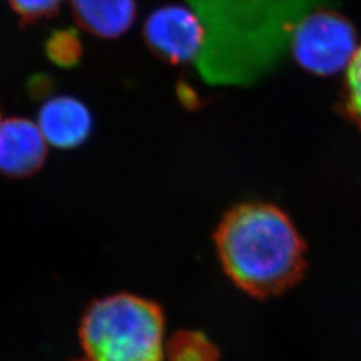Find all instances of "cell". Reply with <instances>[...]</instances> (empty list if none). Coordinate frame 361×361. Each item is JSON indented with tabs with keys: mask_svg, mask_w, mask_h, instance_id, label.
<instances>
[{
	"mask_svg": "<svg viewBox=\"0 0 361 361\" xmlns=\"http://www.w3.org/2000/svg\"><path fill=\"white\" fill-rule=\"evenodd\" d=\"M11 7L27 22L49 18L59 10L63 0H8Z\"/></svg>",
	"mask_w": 361,
	"mask_h": 361,
	"instance_id": "obj_11",
	"label": "cell"
},
{
	"mask_svg": "<svg viewBox=\"0 0 361 361\" xmlns=\"http://www.w3.org/2000/svg\"><path fill=\"white\" fill-rule=\"evenodd\" d=\"M341 109L344 116L361 130V44L347 67Z\"/></svg>",
	"mask_w": 361,
	"mask_h": 361,
	"instance_id": "obj_9",
	"label": "cell"
},
{
	"mask_svg": "<svg viewBox=\"0 0 361 361\" xmlns=\"http://www.w3.org/2000/svg\"><path fill=\"white\" fill-rule=\"evenodd\" d=\"M52 59L62 66L77 65L80 59L82 46L77 34L73 31H59L49 43Z\"/></svg>",
	"mask_w": 361,
	"mask_h": 361,
	"instance_id": "obj_10",
	"label": "cell"
},
{
	"mask_svg": "<svg viewBox=\"0 0 361 361\" xmlns=\"http://www.w3.org/2000/svg\"><path fill=\"white\" fill-rule=\"evenodd\" d=\"M47 141L38 125L23 118L0 121V171L25 177L43 165Z\"/></svg>",
	"mask_w": 361,
	"mask_h": 361,
	"instance_id": "obj_5",
	"label": "cell"
},
{
	"mask_svg": "<svg viewBox=\"0 0 361 361\" xmlns=\"http://www.w3.org/2000/svg\"><path fill=\"white\" fill-rule=\"evenodd\" d=\"M166 361H219V350L202 332L183 329L166 340Z\"/></svg>",
	"mask_w": 361,
	"mask_h": 361,
	"instance_id": "obj_8",
	"label": "cell"
},
{
	"mask_svg": "<svg viewBox=\"0 0 361 361\" xmlns=\"http://www.w3.org/2000/svg\"><path fill=\"white\" fill-rule=\"evenodd\" d=\"M289 46L297 63L320 77L335 75L348 67L359 47L355 26L331 8L301 16L290 32Z\"/></svg>",
	"mask_w": 361,
	"mask_h": 361,
	"instance_id": "obj_3",
	"label": "cell"
},
{
	"mask_svg": "<svg viewBox=\"0 0 361 361\" xmlns=\"http://www.w3.org/2000/svg\"><path fill=\"white\" fill-rule=\"evenodd\" d=\"M143 39L164 62L188 65L201 59L207 46V30L198 13L180 4H166L147 16Z\"/></svg>",
	"mask_w": 361,
	"mask_h": 361,
	"instance_id": "obj_4",
	"label": "cell"
},
{
	"mask_svg": "<svg viewBox=\"0 0 361 361\" xmlns=\"http://www.w3.org/2000/svg\"><path fill=\"white\" fill-rule=\"evenodd\" d=\"M166 325L149 298L114 293L91 301L79 324V361H164Z\"/></svg>",
	"mask_w": 361,
	"mask_h": 361,
	"instance_id": "obj_2",
	"label": "cell"
},
{
	"mask_svg": "<svg viewBox=\"0 0 361 361\" xmlns=\"http://www.w3.org/2000/svg\"><path fill=\"white\" fill-rule=\"evenodd\" d=\"M37 125L52 146L73 149L90 137L92 116L86 104L63 95L43 104Z\"/></svg>",
	"mask_w": 361,
	"mask_h": 361,
	"instance_id": "obj_6",
	"label": "cell"
},
{
	"mask_svg": "<svg viewBox=\"0 0 361 361\" xmlns=\"http://www.w3.org/2000/svg\"><path fill=\"white\" fill-rule=\"evenodd\" d=\"M219 262L249 296L283 295L304 277L307 244L292 219L269 202H243L224 214L214 232Z\"/></svg>",
	"mask_w": 361,
	"mask_h": 361,
	"instance_id": "obj_1",
	"label": "cell"
},
{
	"mask_svg": "<svg viewBox=\"0 0 361 361\" xmlns=\"http://www.w3.org/2000/svg\"><path fill=\"white\" fill-rule=\"evenodd\" d=\"M78 23L95 37L116 39L135 22V0H71Z\"/></svg>",
	"mask_w": 361,
	"mask_h": 361,
	"instance_id": "obj_7",
	"label": "cell"
}]
</instances>
